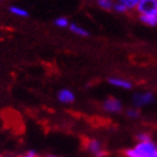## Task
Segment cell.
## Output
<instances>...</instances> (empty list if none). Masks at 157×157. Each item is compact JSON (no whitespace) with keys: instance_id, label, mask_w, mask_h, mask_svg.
<instances>
[{"instance_id":"cell-3","label":"cell","mask_w":157,"mask_h":157,"mask_svg":"<svg viewBox=\"0 0 157 157\" xmlns=\"http://www.w3.org/2000/svg\"><path fill=\"white\" fill-rule=\"evenodd\" d=\"M135 10L140 16H157V0H141Z\"/></svg>"},{"instance_id":"cell-20","label":"cell","mask_w":157,"mask_h":157,"mask_svg":"<svg viewBox=\"0 0 157 157\" xmlns=\"http://www.w3.org/2000/svg\"><path fill=\"white\" fill-rule=\"evenodd\" d=\"M0 1H1V0H0Z\"/></svg>"},{"instance_id":"cell-2","label":"cell","mask_w":157,"mask_h":157,"mask_svg":"<svg viewBox=\"0 0 157 157\" xmlns=\"http://www.w3.org/2000/svg\"><path fill=\"white\" fill-rule=\"evenodd\" d=\"M85 149L92 157H105L107 152L102 143L97 139H88L85 141Z\"/></svg>"},{"instance_id":"cell-9","label":"cell","mask_w":157,"mask_h":157,"mask_svg":"<svg viewBox=\"0 0 157 157\" xmlns=\"http://www.w3.org/2000/svg\"><path fill=\"white\" fill-rule=\"evenodd\" d=\"M11 14L16 17H20V18H26L29 17V12L25 10V9L21 8V7H17V6H11L10 9H9Z\"/></svg>"},{"instance_id":"cell-8","label":"cell","mask_w":157,"mask_h":157,"mask_svg":"<svg viewBox=\"0 0 157 157\" xmlns=\"http://www.w3.org/2000/svg\"><path fill=\"white\" fill-rule=\"evenodd\" d=\"M68 29L69 31L73 32L74 34H76V35H79V36H82V37H86L89 35V32L85 30L84 28H81V26L77 25L76 23H71L69 26H68Z\"/></svg>"},{"instance_id":"cell-10","label":"cell","mask_w":157,"mask_h":157,"mask_svg":"<svg viewBox=\"0 0 157 157\" xmlns=\"http://www.w3.org/2000/svg\"><path fill=\"white\" fill-rule=\"evenodd\" d=\"M140 1L141 0H115V2L123 5L128 10H134V9H136Z\"/></svg>"},{"instance_id":"cell-14","label":"cell","mask_w":157,"mask_h":157,"mask_svg":"<svg viewBox=\"0 0 157 157\" xmlns=\"http://www.w3.org/2000/svg\"><path fill=\"white\" fill-rule=\"evenodd\" d=\"M140 110L137 108H131V109H128L126 110V115H128V118L130 119H137L140 117Z\"/></svg>"},{"instance_id":"cell-12","label":"cell","mask_w":157,"mask_h":157,"mask_svg":"<svg viewBox=\"0 0 157 157\" xmlns=\"http://www.w3.org/2000/svg\"><path fill=\"white\" fill-rule=\"evenodd\" d=\"M100 8L105 9V10H112L114 1L113 0H96Z\"/></svg>"},{"instance_id":"cell-13","label":"cell","mask_w":157,"mask_h":157,"mask_svg":"<svg viewBox=\"0 0 157 157\" xmlns=\"http://www.w3.org/2000/svg\"><path fill=\"white\" fill-rule=\"evenodd\" d=\"M54 24L58 28H68L69 26V21H68V19L65 18V17H58L57 19H55V21H54Z\"/></svg>"},{"instance_id":"cell-4","label":"cell","mask_w":157,"mask_h":157,"mask_svg":"<svg viewBox=\"0 0 157 157\" xmlns=\"http://www.w3.org/2000/svg\"><path fill=\"white\" fill-rule=\"evenodd\" d=\"M154 96L152 92H140V94H135L132 98V102L135 108H141L151 105L152 102H154Z\"/></svg>"},{"instance_id":"cell-6","label":"cell","mask_w":157,"mask_h":157,"mask_svg":"<svg viewBox=\"0 0 157 157\" xmlns=\"http://www.w3.org/2000/svg\"><path fill=\"white\" fill-rule=\"evenodd\" d=\"M57 99H58V101L62 102V103L69 105V103H73V102L75 101V94L69 89H62L58 91Z\"/></svg>"},{"instance_id":"cell-5","label":"cell","mask_w":157,"mask_h":157,"mask_svg":"<svg viewBox=\"0 0 157 157\" xmlns=\"http://www.w3.org/2000/svg\"><path fill=\"white\" fill-rule=\"evenodd\" d=\"M103 110L109 113H120L123 109L122 102L117 98L109 97L103 101Z\"/></svg>"},{"instance_id":"cell-7","label":"cell","mask_w":157,"mask_h":157,"mask_svg":"<svg viewBox=\"0 0 157 157\" xmlns=\"http://www.w3.org/2000/svg\"><path fill=\"white\" fill-rule=\"evenodd\" d=\"M109 84L117 87V88H122V89H126V90L132 88V84L130 81L125 80V79H122V78H118V77L109 78Z\"/></svg>"},{"instance_id":"cell-11","label":"cell","mask_w":157,"mask_h":157,"mask_svg":"<svg viewBox=\"0 0 157 157\" xmlns=\"http://www.w3.org/2000/svg\"><path fill=\"white\" fill-rule=\"evenodd\" d=\"M140 20L149 26L157 25V16H140Z\"/></svg>"},{"instance_id":"cell-15","label":"cell","mask_w":157,"mask_h":157,"mask_svg":"<svg viewBox=\"0 0 157 157\" xmlns=\"http://www.w3.org/2000/svg\"><path fill=\"white\" fill-rule=\"evenodd\" d=\"M136 140H137V142H148L152 141V137L146 132H141V133L136 134Z\"/></svg>"},{"instance_id":"cell-1","label":"cell","mask_w":157,"mask_h":157,"mask_svg":"<svg viewBox=\"0 0 157 157\" xmlns=\"http://www.w3.org/2000/svg\"><path fill=\"white\" fill-rule=\"evenodd\" d=\"M125 157H157V144L153 141L137 142L123 152Z\"/></svg>"},{"instance_id":"cell-18","label":"cell","mask_w":157,"mask_h":157,"mask_svg":"<svg viewBox=\"0 0 157 157\" xmlns=\"http://www.w3.org/2000/svg\"><path fill=\"white\" fill-rule=\"evenodd\" d=\"M1 157H13L12 155H8V154H6V155H1Z\"/></svg>"},{"instance_id":"cell-17","label":"cell","mask_w":157,"mask_h":157,"mask_svg":"<svg viewBox=\"0 0 157 157\" xmlns=\"http://www.w3.org/2000/svg\"><path fill=\"white\" fill-rule=\"evenodd\" d=\"M18 157H40V156L36 154V152H34V151H28V152L23 153V154L19 155Z\"/></svg>"},{"instance_id":"cell-19","label":"cell","mask_w":157,"mask_h":157,"mask_svg":"<svg viewBox=\"0 0 157 157\" xmlns=\"http://www.w3.org/2000/svg\"><path fill=\"white\" fill-rule=\"evenodd\" d=\"M45 157H58V156H55V155H47V156Z\"/></svg>"},{"instance_id":"cell-16","label":"cell","mask_w":157,"mask_h":157,"mask_svg":"<svg viewBox=\"0 0 157 157\" xmlns=\"http://www.w3.org/2000/svg\"><path fill=\"white\" fill-rule=\"evenodd\" d=\"M113 10L120 13H124V12H126V11H128L123 5H121V3H119V2H115V1H114V5H113Z\"/></svg>"}]
</instances>
